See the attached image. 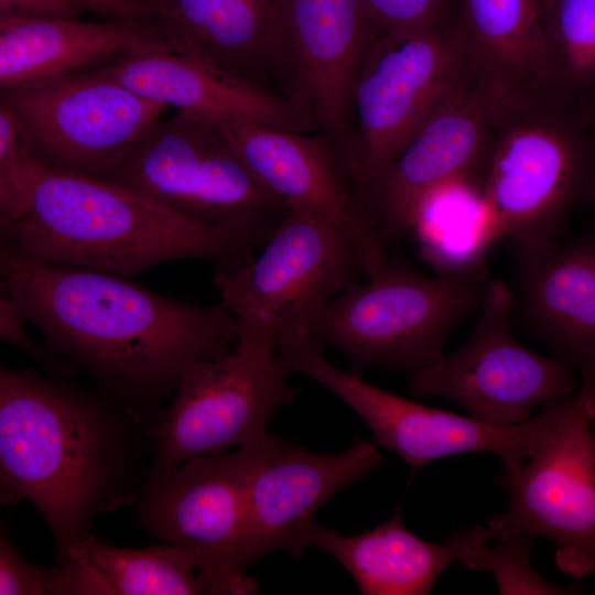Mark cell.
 I'll list each match as a JSON object with an SVG mask.
<instances>
[{"mask_svg": "<svg viewBox=\"0 0 595 595\" xmlns=\"http://www.w3.org/2000/svg\"><path fill=\"white\" fill-rule=\"evenodd\" d=\"M374 30L383 33L414 29L455 18L453 0H361Z\"/></svg>", "mask_w": 595, "mask_h": 595, "instance_id": "83f0119b", "label": "cell"}, {"mask_svg": "<svg viewBox=\"0 0 595 595\" xmlns=\"http://www.w3.org/2000/svg\"><path fill=\"white\" fill-rule=\"evenodd\" d=\"M187 219L269 238L289 212L248 170L218 119H159L106 178Z\"/></svg>", "mask_w": 595, "mask_h": 595, "instance_id": "8992f818", "label": "cell"}, {"mask_svg": "<svg viewBox=\"0 0 595 595\" xmlns=\"http://www.w3.org/2000/svg\"><path fill=\"white\" fill-rule=\"evenodd\" d=\"M98 68L138 95L180 111L296 132L317 127L291 98L171 51L132 54Z\"/></svg>", "mask_w": 595, "mask_h": 595, "instance_id": "ffe728a7", "label": "cell"}, {"mask_svg": "<svg viewBox=\"0 0 595 595\" xmlns=\"http://www.w3.org/2000/svg\"><path fill=\"white\" fill-rule=\"evenodd\" d=\"M377 446L360 435L348 448L324 454L271 434L255 442L247 480L249 565L277 549L303 555L318 508L383 466Z\"/></svg>", "mask_w": 595, "mask_h": 595, "instance_id": "e0dca14e", "label": "cell"}, {"mask_svg": "<svg viewBox=\"0 0 595 595\" xmlns=\"http://www.w3.org/2000/svg\"><path fill=\"white\" fill-rule=\"evenodd\" d=\"M25 151L43 165L106 180L165 105L147 99L100 68L1 89Z\"/></svg>", "mask_w": 595, "mask_h": 595, "instance_id": "8fae6325", "label": "cell"}, {"mask_svg": "<svg viewBox=\"0 0 595 595\" xmlns=\"http://www.w3.org/2000/svg\"><path fill=\"white\" fill-rule=\"evenodd\" d=\"M292 372L318 382L369 428L375 443L398 454L413 469L459 453L496 454L508 475L542 445L571 411L576 392L543 404L516 425H491L470 416L435 409L378 388L335 366L323 346L306 337L280 349Z\"/></svg>", "mask_w": 595, "mask_h": 595, "instance_id": "30bf717a", "label": "cell"}, {"mask_svg": "<svg viewBox=\"0 0 595 595\" xmlns=\"http://www.w3.org/2000/svg\"><path fill=\"white\" fill-rule=\"evenodd\" d=\"M1 290L44 344L151 430L185 368L227 354L234 316L126 275L22 258L0 246Z\"/></svg>", "mask_w": 595, "mask_h": 595, "instance_id": "6da1fadb", "label": "cell"}, {"mask_svg": "<svg viewBox=\"0 0 595 595\" xmlns=\"http://www.w3.org/2000/svg\"><path fill=\"white\" fill-rule=\"evenodd\" d=\"M267 239L187 219L117 183L35 159L0 206V246L18 256L126 277L178 259L232 269Z\"/></svg>", "mask_w": 595, "mask_h": 595, "instance_id": "3957f363", "label": "cell"}, {"mask_svg": "<svg viewBox=\"0 0 595 595\" xmlns=\"http://www.w3.org/2000/svg\"><path fill=\"white\" fill-rule=\"evenodd\" d=\"M195 564L173 544L126 549L89 531L50 570V595H204Z\"/></svg>", "mask_w": 595, "mask_h": 595, "instance_id": "d4e9b609", "label": "cell"}, {"mask_svg": "<svg viewBox=\"0 0 595 595\" xmlns=\"http://www.w3.org/2000/svg\"><path fill=\"white\" fill-rule=\"evenodd\" d=\"M542 37L548 97L595 125V0H545Z\"/></svg>", "mask_w": 595, "mask_h": 595, "instance_id": "484cf974", "label": "cell"}, {"mask_svg": "<svg viewBox=\"0 0 595 595\" xmlns=\"http://www.w3.org/2000/svg\"><path fill=\"white\" fill-rule=\"evenodd\" d=\"M533 537L519 533L501 541L498 547L487 543L473 550L465 566L488 571L495 577L500 594H575L580 586H559L542 578L530 564Z\"/></svg>", "mask_w": 595, "mask_h": 595, "instance_id": "4316f807", "label": "cell"}, {"mask_svg": "<svg viewBox=\"0 0 595 595\" xmlns=\"http://www.w3.org/2000/svg\"><path fill=\"white\" fill-rule=\"evenodd\" d=\"M219 121L248 170L289 210L334 226L354 244L366 277L388 262L389 246L345 186L325 138L246 120Z\"/></svg>", "mask_w": 595, "mask_h": 595, "instance_id": "ac0fdd59", "label": "cell"}, {"mask_svg": "<svg viewBox=\"0 0 595 595\" xmlns=\"http://www.w3.org/2000/svg\"><path fill=\"white\" fill-rule=\"evenodd\" d=\"M595 383L581 381L576 400L556 431L515 475L495 482L508 508L493 516L488 533L501 541L526 533L555 545L558 569L574 578L595 574Z\"/></svg>", "mask_w": 595, "mask_h": 595, "instance_id": "5bb4252c", "label": "cell"}, {"mask_svg": "<svg viewBox=\"0 0 595 595\" xmlns=\"http://www.w3.org/2000/svg\"><path fill=\"white\" fill-rule=\"evenodd\" d=\"M496 116L468 85L441 105L360 192L388 246L412 231L430 199L455 184L482 188L495 144Z\"/></svg>", "mask_w": 595, "mask_h": 595, "instance_id": "9a60e30c", "label": "cell"}, {"mask_svg": "<svg viewBox=\"0 0 595 595\" xmlns=\"http://www.w3.org/2000/svg\"><path fill=\"white\" fill-rule=\"evenodd\" d=\"M512 293L502 280H486L470 338L410 376L418 398L441 397L491 425L527 422L531 411L574 393L577 372L567 364L520 344L513 333Z\"/></svg>", "mask_w": 595, "mask_h": 595, "instance_id": "4fadbf2b", "label": "cell"}, {"mask_svg": "<svg viewBox=\"0 0 595 595\" xmlns=\"http://www.w3.org/2000/svg\"><path fill=\"white\" fill-rule=\"evenodd\" d=\"M277 0H149L150 22L173 53L260 83Z\"/></svg>", "mask_w": 595, "mask_h": 595, "instance_id": "cb8c5ba5", "label": "cell"}, {"mask_svg": "<svg viewBox=\"0 0 595 595\" xmlns=\"http://www.w3.org/2000/svg\"><path fill=\"white\" fill-rule=\"evenodd\" d=\"M592 201H595V193H594V195H593V198H592Z\"/></svg>", "mask_w": 595, "mask_h": 595, "instance_id": "e575fe53", "label": "cell"}, {"mask_svg": "<svg viewBox=\"0 0 595 595\" xmlns=\"http://www.w3.org/2000/svg\"><path fill=\"white\" fill-rule=\"evenodd\" d=\"M591 431H592V436L595 443V418L591 422Z\"/></svg>", "mask_w": 595, "mask_h": 595, "instance_id": "d6a6232c", "label": "cell"}, {"mask_svg": "<svg viewBox=\"0 0 595 595\" xmlns=\"http://www.w3.org/2000/svg\"><path fill=\"white\" fill-rule=\"evenodd\" d=\"M540 2H541V8H542V6H543V3L545 2V0H540Z\"/></svg>", "mask_w": 595, "mask_h": 595, "instance_id": "836d02e7", "label": "cell"}, {"mask_svg": "<svg viewBox=\"0 0 595 595\" xmlns=\"http://www.w3.org/2000/svg\"><path fill=\"white\" fill-rule=\"evenodd\" d=\"M93 11L87 0H0V15L28 19H78Z\"/></svg>", "mask_w": 595, "mask_h": 595, "instance_id": "4dcf8cb0", "label": "cell"}, {"mask_svg": "<svg viewBox=\"0 0 595 595\" xmlns=\"http://www.w3.org/2000/svg\"><path fill=\"white\" fill-rule=\"evenodd\" d=\"M253 443L149 469L133 502L137 524L183 550L198 570L204 595L259 591L247 574V480Z\"/></svg>", "mask_w": 595, "mask_h": 595, "instance_id": "9c48e42d", "label": "cell"}, {"mask_svg": "<svg viewBox=\"0 0 595 595\" xmlns=\"http://www.w3.org/2000/svg\"><path fill=\"white\" fill-rule=\"evenodd\" d=\"M513 315L581 381L595 383V232L516 257Z\"/></svg>", "mask_w": 595, "mask_h": 595, "instance_id": "d6986e66", "label": "cell"}, {"mask_svg": "<svg viewBox=\"0 0 595 595\" xmlns=\"http://www.w3.org/2000/svg\"><path fill=\"white\" fill-rule=\"evenodd\" d=\"M279 351L236 340L225 355L188 365L150 430L151 468L228 452L266 436L275 411L299 389Z\"/></svg>", "mask_w": 595, "mask_h": 595, "instance_id": "7c38bea8", "label": "cell"}, {"mask_svg": "<svg viewBox=\"0 0 595 595\" xmlns=\"http://www.w3.org/2000/svg\"><path fill=\"white\" fill-rule=\"evenodd\" d=\"M468 85L473 84L458 13L444 22L376 37L353 90L357 139L346 164L356 185L355 195L396 158L441 105Z\"/></svg>", "mask_w": 595, "mask_h": 595, "instance_id": "ba28073f", "label": "cell"}, {"mask_svg": "<svg viewBox=\"0 0 595 595\" xmlns=\"http://www.w3.org/2000/svg\"><path fill=\"white\" fill-rule=\"evenodd\" d=\"M595 193V125L549 98L496 117L482 188L486 231L509 239L517 258L560 244L572 209Z\"/></svg>", "mask_w": 595, "mask_h": 595, "instance_id": "277c9868", "label": "cell"}, {"mask_svg": "<svg viewBox=\"0 0 595 595\" xmlns=\"http://www.w3.org/2000/svg\"><path fill=\"white\" fill-rule=\"evenodd\" d=\"M93 12L109 19H147L149 0H87Z\"/></svg>", "mask_w": 595, "mask_h": 595, "instance_id": "1f68e13d", "label": "cell"}, {"mask_svg": "<svg viewBox=\"0 0 595 595\" xmlns=\"http://www.w3.org/2000/svg\"><path fill=\"white\" fill-rule=\"evenodd\" d=\"M170 51L142 19H28L0 15V88L101 67L121 57Z\"/></svg>", "mask_w": 595, "mask_h": 595, "instance_id": "44dd1931", "label": "cell"}, {"mask_svg": "<svg viewBox=\"0 0 595 595\" xmlns=\"http://www.w3.org/2000/svg\"><path fill=\"white\" fill-rule=\"evenodd\" d=\"M50 570L33 565L15 549L8 527L0 529V595L47 594Z\"/></svg>", "mask_w": 595, "mask_h": 595, "instance_id": "f546056e", "label": "cell"}, {"mask_svg": "<svg viewBox=\"0 0 595 595\" xmlns=\"http://www.w3.org/2000/svg\"><path fill=\"white\" fill-rule=\"evenodd\" d=\"M485 283L484 267L432 277L389 259L332 299L309 338L357 366L411 376L443 354L452 333L478 311Z\"/></svg>", "mask_w": 595, "mask_h": 595, "instance_id": "5b68a950", "label": "cell"}, {"mask_svg": "<svg viewBox=\"0 0 595 595\" xmlns=\"http://www.w3.org/2000/svg\"><path fill=\"white\" fill-rule=\"evenodd\" d=\"M26 320L10 298L0 291V338L20 348L34 359L42 370L53 377L73 379L72 366L55 355L46 345L32 339L24 328Z\"/></svg>", "mask_w": 595, "mask_h": 595, "instance_id": "f1b7e54d", "label": "cell"}, {"mask_svg": "<svg viewBox=\"0 0 595 595\" xmlns=\"http://www.w3.org/2000/svg\"><path fill=\"white\" fill-rule=\"evenodd\" d=\"M489 538L487 528L475 524L442 544L425 541L408 530L399 507L390 519L357 536L314 520L307 542L335 558L363 595H428L451 563L464 564Z\"/></svg>", "mask_w": 595, "mask_h": 595, "instance_id": "603a6c76", "label": "cell"}, {"mask_svg": "<svg viewBox=\"0 0 595 595\" xmlns=\"http://www.w3.org/2000/svg\"><path fill=\"white\" fill-rule=\"evenodd\" d=\"M361 0H277L264 46V73L316 126L342 136L353 119L355 80L378 37Z\"/></svg>", "mask_w": 595, "mask_h": 595, "instance_id": "2e32d148", "label": "cell"}, {"mask_svg": "<svg viewBox=\"0 0 595 595\" xmlns=\"http://www.w3.org/2000/svg\"><path fill=\"white\" fill-rule=\"evenodd\" d=\"M365 277L359 252L340 230L289 210L260 253L216 271L214 282L236 321L237 340L279 351L309 337L321 310Z\"/></svg>", "mask_w": 595, "mask_h": 595, "instance_id": "52a82bcc", "label": "cell"}, {"mask_svg": "<svg viewBox=\"0 0 595 595\" xmlns=\"http://www.w3.org/2000/svg\"><path fill=\"white\" fill-rule=\"evenodd\" d=\"M458 24L472 84L496 116L549 98L540 0H461Z\"/></svg>", "mask_w": 595, "mask_h": 595, "instance_id": "7402d4cb", "label": "cell"}, {"mask_svg": "<svg viewBox=\"0 0 595 595\" xmlns=\"http://www.w3.org/2000/svg\"><path fill=\"white\" fill-rule=\"evenodd\" d=\"M151 464L150 428L105 392L0 368V499L34 505L57 563L96 516L134 502Z\"/></svg>", "mask_w": 595, "mask_h": 595, "instance_id": "7a4b0ae2", "label": "cell"}]
</instances>
